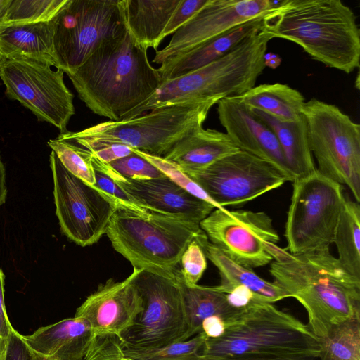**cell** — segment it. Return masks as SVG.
<instances>
[{"instance_id":"cell-1","label":"cell","mask_w":360,"mask_h":360,"mask_svg":"<svg viewBox=\"0 0 360 360\" xmlns=\"http://www.w3.org/2000/svg\"><path fill=\"white\" fill-rule=\"evenodd\" d=\"M148 49L127 27L103 41L77 69L67 74L79 98L94 113L120 121L147 100L163 80Z\"/></svg>"},{"instance_id":"cell-2","label":"cell","mask_w":360,"mask_h":360,"mask_svg":"<svg viewBox=\"0 0 360 360\" xmlns=\"http://www.w3.org/2000/svg\"><path fill=\"white\" fill-rule=\"evenodd\" d=\"M273 257L274 282L305 309L308 327L319 339L347 319L360 318V279L349 274L329 249L292 254L266 245Z\"/></svg>"},{"instance_id":"cell-3","label":"cell","mask_w":360,"mask_h":360,"mask_svg":"<svg viewBox=\"0 0 360 360\" xmlns=\"http://www.w3.org/2000/svg\"><path fill=\"white\" fill-rule=\"evenodd\" d=\"M272 39L300 46L313 59L347 74L359 68L360 30L340 0H284L263 18Z\"/></svg>"},{"instance_id":"cell-4","label":"cell","mask_w":360,"mask_h":360,"mask_svg":"<svg viewBox=\"0 0 360 360\" xmlns=\"http://www.w3.org/2000/svg\"><path fill=\"white\" fill-rule=\"evenodd\" d=\"M198 354L212 359H315L320 341L294 316L272 303L258 302L226 323L221 336L207 338Z\"/></svg>"},{"instance_id":"cell-5","label":"cell","mask_w":360,"mask_h":360,"mask_svg":"<svg viewBox=\"0 0 360 360\" xmlns=\"http://www.w3.org/2000/svg\"><path fill=\"white\" fill-rule=\"evenodd\" d=\"M272 38L261 30L228 54L195 70L165 80L122 120L162 107L203 102L243 94L255 86L266 68L264 57Z\"/></svg>"},{"instance_id":"cell-6","label":"cell","mask_w":360,"mask_h":360,"mask_svg":"<svg viewBox=\"0 0 360 360\" xmlns=\"http://www.w3.org/2000/svg\"><path fill=\"white\" fill-rule=\"evenodd\" d=\"M202 232L199 224L186 219L158 212L141 214L119 206L105 234L115 250L134 268L177 278L182 254Z\"/></svg>"},{"instance_id":"cell-7","label":"cell","mask_w":360,"mask_h":360,"mask_svg":"<svg viewBox=\"0 0 360 360\" xmlns=\"http://www.w3.org/2000/svg\"><path fill=\"white\" fill-rule=\"evenodd\" d=\"M219 101L162 107L133 118L106 121L58 139L84 148L102 143H121L143 153L164 157L188 134L202 127L210 110Z\"/></svg>"},{"instance_id":"cell-8","label":"cell","mask_w":360,"mask_h":360,"mask_svg":"<svg viewBox=\"0 0 360 360\" xmlns=\"http://www.w3.org/2000/svg\"><path fill=\"white\" fill-rule=\"evenodd\" d=\"M303 115L317 171L345 185L360 202V126L335 105L316 98L305 102Z\"/></svg>"},{"instance_id":"cell-9","label":"cell","mask_w":360,"mask_h":360,"mask_svg":"<svg viewBox=\"0 0 360 360\" xmlns=\"http://www.w3.org/2000/svg\"><path fill=\"white\" fill-rule=\"evenodd\" d=\"M292 183L285 230L289 252L329 249L346 200L342 185L317 169Z\"/></svg>"},{"instance_id":"cell-10","label":"cell","mask_w":360,"mask_h":360,"mask_svg":"<svg viewBox=\"0 0 360 360\" xmlns=\"http://www.w3.org/2000/svg\"><path fill=\"white\" fill-rule=\"evenodd\" d=\"M51 22L56 69L66 74L126 27L120 0H67Z\"/></svg>"},{"instance_id":"cell-11","label":"cell","mask_w":360,"mask_h":360,"mask_svg":"<svg viewBox=\"0 0 360 360\" xmlns=\"http://www.w3.org/2000/svg\"><path fill=\"white\" fill-rule=\"evenodd\" d=\"M179 276L171 278L140 270L135 283L143 309L120 337L124 347L149 349L187 340L188 327Z\"/></svg>"},{"instance_id":"cell-12","label":"cell","mask_w":360,"mask_h":360,"mask_svg":"<svg viewBox=\"0 0 360 360\" xmlns=\"http://www.w3.org/2000/svg\"><path fill=\"white\" fill-rule=\"evenodd\" d=\"M26 58L0 60V78L6 94L34 113L39 120L55 126L63 134L75 110L74 96L66 86L60 69Z\"/></svg>"},{"instance_id":"cell-13","label":"cell","mask_w":360,"mask_h":360,"mask_svg":"<svg viewBox=\"0 0 360 360\" xmlns=\"http://www.w3.org/2000/svg\"><path fill=\"white\" fill-rule=\"evenodd\" d=\"M56 214L62 232L85 247L105 234L112 216L120 204L101 190L84 181L65 168L51 151Z\"/></svg>"},{"instance_id":"cell-14","label":"cell","mask_w":360,"mask_h":360,"mask_svg":"<svg viewBox=\"0 0 360 360\" xmlns=\"http://www.w3.org/2000/svg\"><path fill=\"white\" fill-rule=\"evenodd\" d=\"M184 172L202 188L218 208L243 205L288 181L270 162L242 150L204 168Z\"/></svg>"},{"instance_id":"cell-15","label":"cell","mask_w":360,"mask_h":360,"mask_svg":"<svg viewBox=\"0 0 360 360\" xmlns=\"http://www.w3.org/2000/svg\"><path fill=\"white\" fill-rule=\"evenodd\" d=\"M209 241L235 262L252 269L273 261L266 245L279 236L264 212L215 208L200 222Z\"/></svg>"},{"instance_id":"cell-16","label":"cell","mask_w":360,"mask_h":360,"mask_svg":"<svg viewBox=\"0 0 360 360\" xmlns=\"http://www.w3.org/2000/svg\"><path fill=\"white\" fill-rule=\"evenodd\" d=\"M279 1L207 0L206 4L178 29L163 49L156 51L153 62L186 53L205 42L249 20L262 17L272 11Z\"/></svg>"},{"instance_id":"cell-17","label":"cell","mask_w":360,"mask_h":360,"mask_svg":"<svg viewBox=\"0 0 360 360\" xmlns=\"http://www.w3.org/2000/svg\"><path fill=\"white\" fill-rule=\"evenodd\" d=\"M132 273L122 281L108 279L77 308L75 316L85 319L94 335L120 337L134 323L143 309L142 298Z\"/></svg>"},{"instance_id":"cell-18","label":"cell","mask_w":360,"mask_h":360,"mask_svg":"<svg viewBox=\"0 0 360 360\" xmlns=\"http://www.w3.org/2000/svg\"><path fill=\"white\" fill-rule=\"evenodd\" d=\"M217 110L226 134L240 150L270 162L294 181L275 134L252 109L236 96L221 99Z\"/></svg>"},{"instance_id":"cell-19","label":"cell","mask_w":360,"mask_h":360,"mask_svg":"<svg viewBox=\"0 0 360 360\" xmlns=\"http://www.w3.org/2000/svg\"><path fill=\"white\" fill-rule=\"evenodd\" d=\"M151 212L174 216L199 224L217 207L165 178L115 181Z\"/></svg>"},{"instance_id":"cell-20","label":"cell","mask_w":360,"mask_h":360,"mask_svg":"<svg viewBox=\"0 0 360 360\" xmlns=\"http://www.w3.org/2000/svg\"><path fill=\"white\" fill-rule=\"evenodd\" d=\"M94 333L83 318L74 316L23 335L35 353L51 360H84Z\"/></svg>"},{"instance_id":"cell-21","label":"cell","mask_w":360,"mask_h":360,"mask_svg":"<svg viewBox=\"0 0 360 360\" xmlns=\"http://www.w3.org/2000/svg\"><path fill=\"white\" fill-rule=\"evenodd\" d=\"M264 16L236 26L186 53L165 60L158 68L162 80L181 76L228 54L247 39L262 30Z\"/></svg>"},{"instance_id":"cell-22","label":"cell","mask_w":360,"mask_h":360,"mask_svg":"<svg viewBox=\"0 0 360 360\" xmlns=\"http://www.w3.org/2000/svg\"><path fill=\"white\" fill-rule=\"evenodd\" d=\"M180 0H120L125 26L137 44L157 51Z\"/></svg>"},{"instance_id":"cell-23","label":"cell","mask_w":360,"mask_h":360,"mask_svg":"<svg viewBox=\"0 0 360 360\" xmlns=\"http://www.w3.org/2000/svg\"><path fill=\"white\" fill-rule=\"evenodd\" d=\"M11 58L36 60L56 68L51 21L0 24V60Z\"/></svg>"},{"instance_id":"cell-24","label":"cell","mask_w":360,"mask_h":360,"mask_svg":"<svg viewBox=\"0 0 360 360\" xmlns=\"http://www.w3.org/2000/svg\"><path fill=\"white\" fill-rule=\"evenodd\" d=\"M238 150L226 133L202 127L179 141L163 158L185 172L204 168Z\"/></svg>"},{"instance_id":"cell-25","label":"cell","mask_w":360,"mask_h":360,"mask_svg":"<svg viewBox=\"0 0 360 360\" xmlns=\"http://www.w3.org/2000/svg\"><path fill=\"white\" fill-rule=\"evenodd\" d=\"M195 239L202 247L205 256L217 267L221 277L218 290L226 292L228 290L242 286L250 290L264 302L274 303L290 297V295L274 282L267 281L252 269L245 267L227 257L218 247L210 243L202 232Z\"/></svg>"},{"instance_id":"cell-26","label":"cell","mask_w":360,"mask_h":360,"mask_svg":"<svg viewBox=\"0 0 360 360\" xmlns=\"http://www.w3.org/2000/svg\"><path fill=\"white\" fill-rule=\"evenodd\" d=\"M252 110L275 134L294 181L316 170L309 148L307 124L304 115L297 120L283 122L266 112Z\"/></svg>"},{"instance_id":"cell-27","label":"cell","mask_w":360,"mask_h":360,"mask_svg":"<svg viewBox=\"0 0 360 360\" xmlns=\"http://www.w3.org/2000/svg\"><path fill=\"white\" fill-rule=\"evenodd\" d=\"M179 281L188 327L187 340L202 333V323L206 318L219 316L226 324L238 318L246 309L233 307L228 300L227 294L218 290L216 286L198 284L188 286L182 281L181 274Z\"/></svg>"},{"instance_id":"cell-28","label":"cell","mask_w":360,"mask_h":360,"mask_svg":"<svg viewBox=\"0 0 360 360\" xmlns=\"http://www.w3.org/2000/svg\"><path fill=\"white\" fill-rule=\"evenodd\" d=\"M237 96L250 109L266 112L283 122L300 119L306 102L299 91L280 83L255 86Z\"/></svg>"},{"instance_id":"cell-29","label":"cell","mask_w":360,"mask_h":360,"mask_svg":"<svg viewBox=\"0 0 360 360\" xmlns=\"http://www.w3.org/2000/svg\"><path fill=\"white\" fill-rule=\"evenodd\" d=\"M335 244L342 266L360 279V205L351 200H345L336 229Z\"/></svg>"},{"instance_id":"cell-30","label":"cell","mask_w":360,"mask_h":360,"mask_svg":"<svg viewBox=\"0 0 360 360\" xmlns=\"http://www.w3.org/2000/svg\"><path fill=\"white\" fill-rule=\"evenodd\" d=\"M319 341L321 360H360V318L334 326Z\"/></svg>"},{"instance_id":"cell-31","label":"cell","mask_w":360,"mask_h":360,"mask_svg":"<svg viewBox=\"0 0 360 360\" xmlns=\"http://www.w3.org/2000/svg\"><path fill=\"white\" fill-rule=\"evenodd\" d=\"M67 0H9L0 24L49 22Z\"/></svg>"},{"instance_id":"cell-32","label":"cell","mask_w":360,"mask_h":360,"mask_svg":"<svg viewBox=\"0 0 360 360\" xmlns=\"http://www.w3.org/2000/svg\"><path fill=\"white\" fill-rule=\"evenodd\" d=\"M207 338L202 332L185 341L158 348L134 349L122 345V350L125 356L133 360H195Z\"/></svg>"},{"instance_id":"cell-33","label":"cell","mask_w":360,"mask_h":360,"mask_svg":"<svg viewBox=\"0 0 360 360\" xmlns=\"http://www.w3.org/2000/svg\"><path fill=\"white\" fill-rule=\"evenodd\" d=\"M48 145L71 174L90 185L95 184L91 151L71 141L58 138L49 140Z\"/></svg>"},{"instance_id":"cell-34","label":"cell","mask_w":360,"mask_h":360,"mask_svg":"<svg viewBox=\"0 0 360 360\" xmlns=\"http://www.w3.org/2000/svg\"><path fill=\"white\" fill-rule=\"evenodd\" d=\"M109 165L120 176L126 179L141 180L167 177L155 166L134 152L109 163Z\"/></svg>"},{"instance_id":"cell-35","label":"cell","mask_w":360,"mask_h":360,"mask_svg":"<svg viewBox=\"0 0 360 360\" xmlns=\"http://www.w3.org/2000/svg\"><path fill=\"white\" fill-rule=\"evenodd\" d=\"M132 151L146 159L164 173L169 179L187 192L197 198L213 204L218 208L202 188L174 163L165 160L162 157L152 155L136 149L132 148Z\"/></svg>"},{"instance_id":"cell-36","label":"cell","mask_w":360,"mask_h":360,"mask_svg":"<svg viewBox=\"0 0 360 360\" xmlns=\"http://www.w3.org/2000/svg\"><path fill=\"white\" fill-rule=\"evenodd\" d=\"M179 264L182 281L188 286L197 285L207 269V257L195 238L182 254Z\"/></svg>"},{"instance_id":"cell-37","label":"cell","mask_w":360,"mask_h":360,"mask_svg":"<svg viewBox=\"0 0 360 360\" xmlns=\"http://www.w3.org/2000/svg\"><path fill=\"white\" fill-rule=\"evenodd\" d=\"M94 176L95 184L93 186L115 198L120 206L141 214L151 212L105 173L94 169Z\"/></svg>"},{"instance_id":"cell-38","label":"cell","mask_w":360,"mask_h":360,"mask_svg":"<svg viewBox=\"0 0 360 360\" xmlns=\"http://www.w3.org/2000/svg\"><path fill=\"white\" fill-rule=\"evenodd\" d=\"M84 360H133L125 356L121 340L112 335H94Z\"/></svg>"},{"instance_id":"cell-39","label":"cell","mask_w":360,"mask_h":360,"mask_svg":"<svg viewBox=\"0 0 360 360\" xmlns=\"http://www.w3.org/2000/svg\"><path fill=\"white\" fill-rule=\"evenodd\" d=\"M207 1V0H180L172 15L162 35V39L173 34L188 22Z\"/></svg>"},{"instance_id":"cell-40","label":"cell","mask_w":360,"mask_h":360,"mask_svg":"<svg viewBox=\"0 0 360 360\" xmlns=\"http://www.w3.org/2000/svg\"><path fill=\"white\" fill-rule=\"evenodd\" d=\"M101 161L110 163L133 153L132 148L121 143H102L86 148Z\"/></svg>"},{"instance_id":"cell-41","label":"cell","mask_w":360,"mask_h":360,"mask_svg":"<svg viewBox=\"0 0 360 360\" xmlns=\"http://www.w3.org/2000/svg\"><path fill=\"white\" fill-rule=\"evenodd\" d=\"M6 360H37V354L27 345L23 335L15 329L8 337Z\"/></svg>"},{"instance_id":"cell-42","label":"cell","mask_w":360,"mask_h":360,"mask_svg":"<svg viewBox=\"0 0 360 360\" xmlns=\"http://www.w3.org/2000/svg\"><path fill=\"white\" fill-rule=\"evenodd\" d=\"M5 275L0 269V336L8 338L13 328L8 318L4 302Z\"/></svg>"},{"instance_id":"cell-43","label":"cell","mask_w":360,"mask_h":360,"mask_svg":"<svg viewBox=\"0 0 360 360\" xmlns=\"http://www.w3.org/2000/svg\"><path fill=\"white\" fill-rule=\"evenodd\" d=\"M226 330V322L219 316H211L202 323V332L208 338H217L221 336Z\"/></svg>"},{"instance_id":"cell-44","label":"cell","mask_w":360,"mask_h":360,"mask_svg":"<svg viewBox=\"0 0 360 360\" xmlns=\"http://www.w3.org/2000/svg\"><path fill=\"white\" fill-rule=\"evenodd\" d=\"M6 194L5 168L0 158V206L5 202Z\"/></svg>"},{"instance_id":"cell-45","label":"cell","mask_w":360,"mask_h":360,"mask_svg":"<svg viewBox=\"0 0 360 360\" xmlns=\"http://www.w3.org/2000/svg\"><path fill=\"white\" fill-rule=\"evenodd\" d=\"M264 65L266 67L275 69L278 67L281 63V58L275 53H266L264 57Z\"/></svg>"},{"instance_id":"cell-46","label":"cell","mask_w":360,"mask_h":360,"mask_svg":"<svg viewBox=\"0 0 360 360\" xmlns=\"http://www.w3.org/2000/svg\"><path fill=\"white\" fill-rule=\"evenodd\" d=\"M195 360H315L314 359H212L200 356L199 354Z\"/></svg>"},{"instance_id":"cell-47","label":"cell","mask_w":360,"mask_h":360,"mask_svg":"<svg viewBox=\"0 0 360 360\" xmlns=\"http://www.w3.org/2000/svg\"><path fill=\"white\" fill-rule=\"evenodd\" d=\"M8 346V338L0 336V360H6Z\"/></svg>"},{"instance_id":"cell-48","label":"cell","mask_w":360,"mask_h":360,"mask_svg":"<svg viewBox=\"0 0 360 360\" xmlns=\"http://www.w3.org/2000/svg\"><path fill=\"white\" fill-rule=\"evenodd\" d=\"M9 0H0V20L4 13L6 6L8 4Z\"/></svg>"},{"instance_id":"cell-49","label":"cell","mask_w":360,"mask_h":360,"mask_svg":"<svg viewBox=\"0 0 360 360\" xmlns=\"http://www.w3.org/2000/svg\"><path fill=\"white\" fill-rule=\"evenodd\" d=\"M37 360H51L48 357L41 356L37 354Z\"/></svg>"}]
</instances>
